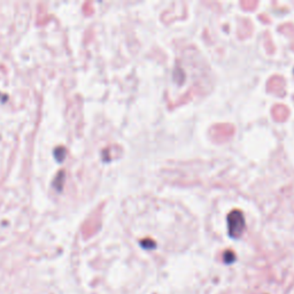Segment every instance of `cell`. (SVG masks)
I'll list each match as a JSON object with an SVG mask.
<instances>
[{
    "instance_id": "cell-2",
    "label": "cell",
    "mask_w": 294,
    "mask_h": 294,
    "mask_svg": "<svg viewBox=\"0 0 294 294\" xmlns=\"http://www.w3.org/2000/svg\"><path fill=\"white\" fill-rule=\"evenodd\" d=\"M225 256H226V259H224V261H225V262H228V263H230V262H232V261L234 260V255H233L232 253H230V252L226 253L225 255H224V257H225Z\"/></svg>"
},
{
    "instance_id": "cell-1",
    "label": "cell",
    "mask_w": 294,
    "mask_h": 294,
    "mask_svg": "<svg viewBox=\"0 0 294 294\" xmlns=\"http://www.w3.org/2000/svg\"><path fill=\"white\" fill-rule=\"evenodd\" d=\"M229 234L232 238H239L245 230V218L240 210H232L228 216Z\"/></svg>"
}]
</instances>
